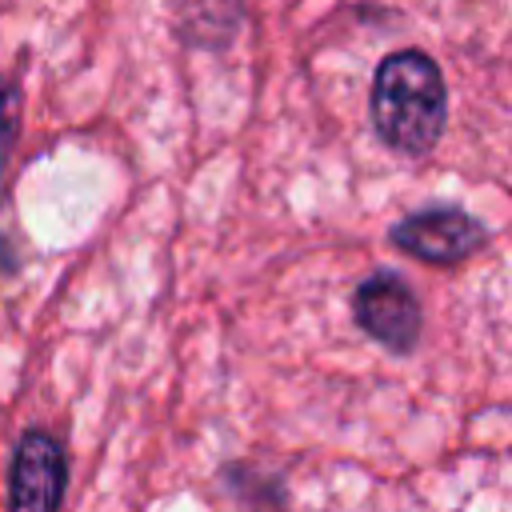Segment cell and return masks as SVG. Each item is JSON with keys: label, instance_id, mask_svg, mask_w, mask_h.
Returning a JSON list of instances; mask_svg holds the SVG:
<instances>
[{"label": "cell", "instance_id": "5b68a950", "mask_svg": "<svg viewBox=\"0 0 512 512\" xmlns=\"http://www.w3.org/2000/svg\"><path fill=\"white\" fill-rule=\"evenodd\" d=\"M16 112H20L16 92H12V84H4V80H0V168H4L8 148H12V136H16V120H20Z\"/></svg>", "mask_w": 512, "mask_h": 512}, {"label": "cell", "instance_id": "277c9868", "mask_svg": "<svg viewBox=\"0 0 512 512\" xmlns=\"http://www.w3.org/2000/svg\"><path fill=\"white\" fill-rule=\"evenodd\" d=\"M64 492V452L48 432H28L12 460V512H56Z\"/></svg>", "mask_w": 512, "mask_h": 512}, {"label": "cell", "instance_id": "3957f363", "mask_svg": "<svg viewBox=\"0 0 512 512\" xmlns=\"http://www.w3.org/2000/svg\"><path fill=\"white\" fill-rule=\"evenodd\" d=\"M392 240L404 252H412L416 260L456 264L484 244V228L456 208H432V212H416V216L400 220L392 228Z\"/></svg>", "mask_w": 512, "mask_h": 512}, {"label": "cell", "instance_id": "7a4b0ae2", "mask_svg": "<svg viewBox=\"0 0 512 512\" xmlns=\"http://www.w3.org/2000/svg\"><path fill=\"white\" fill-rule=\"evenodd\" d=\"M356 324L376 336L380 344L388 348H412L416 344V332H420V304L416 296L408 292V284L392 272H376L368 276L360 288H356Z\"/></svg>", "mask_w": 512, "mask_h": 512}, {"label": "cell", "instance_id": "6da1fadb", "mask_svg": "<svg viewBox=\"0 0 512 512\" xmlns=\"http://www.w3.org/2000/svg\"><path fill=\"white\" fill-rule=\"evenodd\" d=\"M376 132L400 152H428L444 128V80L424 52H396L372 84Z\"/></svg>", "mask_w": 512, "mask_h": 512}]
</instances>
